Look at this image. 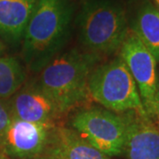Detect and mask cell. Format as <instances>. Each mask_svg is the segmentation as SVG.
Returning <instances> with one entry per match:
<instances>
[{"label":"cell","mask_w":159,"mask_h":159,"mask_svg":"<svg viewBox=\"0 0 159 159\" xmlns=\"http://www.w3.org/2000/svg\"><path fill=\"white\" fill-rule=\"evenodd\" d=\"M32 159H55L53 158V157H49V156H47L45 154H43V155H41V156H38V157H34V158Z\"/></svg>","instance_id":"cell-16"},{"label":"cell","mask_w":159,"mask_h":159,"mask_svg":"<svg viewBox=\"0 0 159 159\" xmlns=\"http://www.w3.org/2000/svg\"><path fill=\"white\" fill-rule=\"evenodd\" d=\"M26 80V68L18 58L0 56V99L11 98L25 84Z\"/></svg>","instance_id":"cell-13"},{"label":"cell","mask_w":159,"mask_h":159,"mask_svg":"<svg viewBox=\"0 0 159 159\" xmlns=\"http://www.w3.org/2000/svg\"><path fill=\"white\" fill-rule=\"evenodd\" d=\"M156 119L159 125V74L157 75V85L156 93Z\"/></svg>","instance_id":"cell-15"},{"label":"cell","mask_w":159,"mask_h":159,"mask_svg":"<svg viewBox=\"0 0 159 159\" xmlns=\"http://www.w3.org/2000/svg\"><path fill=\"white\" fill-rule=\"evenodd\" d=\"M70 127L110 157L124 153L126 121L123 113L101 107L78 109L70 119Z\"/></svg>","instance_id":"cell-5"},{"label":"cell","mask_w":159,"mask_h":159,"mask_svg":"<svg viewBox=\"0 0 159 159\" xmlns=\"http://www.w3.org/2000/svg\"><path fill=\"white\" fill-rule=\"evenodd\" d=\"M8 102L11 117L25 121L57 124L64 116L37 82L25 83Z\"/></svg>","instance_id":"cell-8"},{"label":"cell","mask_w":159,"mask_h":159,"mask_svg":"<svg viewBox=\"0 0 159 159\" xmlns=\"http://www.w3.org/2000/svg\"><path fill=\"white\" fill-rule=\"evenodd\" d=\"M78 26L84 51L99 60L119 51L130 29L124 7L113 0L86 3L79 15Z\"/></svg>","instance_id":"cell-3"},{"label":"cell","mask_w":159,"mask_h":159,"mask_svg":"<svg viewBox=\"0 0 159 159\" xmlns=\"http://www.w3.org/2000/svg\"><path fill=\"white\" fill-rule=\"evenodd\" d=\"M0 159H11V158H10V157H8L6 154L3 152V150L0 148Z\"/></svg>","instance_id":"cell-17"},{"label":"cell","mask_w":159,"mask_h":159,"mask_svg":"<svg viewBox=\"0 0 159 159\" xmlns=\"http://www.w3.org/2000/svg\"><path fill=\"white\" fill-rule=\"evenodd\" d=\"M97 62V57L74 49L48 63L36 82L66 115L89 99L88 82Z\"/></svg>","instance_id":"cell-2"},{"label":"cell","mask_w":159,"mask_h":159,"mask_svg":"<svg viewBox=\"0 0 159 159\" xmlns=\"http://www.w3.org/2000/svg\"><path fill=\"white\" fill-rule=\"evenodd\" d=\"M36 0H0V34L12 42L22 40Z\"/></svg>","instance_id":"cell-11"},{"label":"cell","mask_w":159,"mask_h":159,"mask_svg":"<svg viewBox=\"0 0 159 159\" xmlns=\"http://www.w3.org/2000/svg\"><path fill=\"white\" fill-rule=\"evenodd\" d=\"M57 125L29 122L11 117L1 139L0 148L11 159L34 158L44 153Z\"/></svg>","instance_id":"cell-7"},{"label":"cell","mask_w":159,"mask_h":159,"mask_svg":"<svg viewBox=\"0 0 159 159\" xmlns=\"http://www.w3.org/2000/svg\"><path fill=\"white\" fill-rule=\"evenodd\" d=\"M119 56L124 60L136 83L145 112L149 118L157 120V59L131 29L121 45Z\"/></svg>","instance_id":"cell-6"},{"label":"cell","mask_w":159,"mask_h":159,"mask_svg":"<svg viewBox=\"0 0 159 159\" xmlns=\"http://www.w3.org/2000/svg\"><path fill=\"white\" fill-rule=\"evenodd\" d=\"M3 51H4V46L0 43V56H1V53L3 52Z\"/></svg>","instance_id":"cell-18"},{"label":"cell","mask_w":159,"mask_h":159,"mask_svg":"<svg viewBox=\"0 0 159 159\" xmlns=\"http://www.w3.org/2000/svg\"><path fill=\"white\" fill-rule=\"evenodd\" d=\"M55 159H111L71 127L57 125L44 153Z\"/></svg>","instance_id":"cell-10"},{"label":"cell","mask_w":159,"mask_h":159,"mask_svg":"<svg viewBox=\"0 0 159 159\" xmlns=\"http://www.w3.org/2000/svg\"><path fill=\"white\" fill-rule=\"evenodd\" d=\"M88 90L89 98L109 111L146 114L136 83L120 56L93 68Z\"/></svg>","instance_id":"cell-4"},{"label":"cell","mask_w":159,"mask_h":159,"mask_svg":"<svg viewBox=\"0 0 159 159\" xmlns=\"http://www.w3.org/2000/svg\"><path fill=\"white\" fill-rule=\"evenodd\" d=\"M11 119V113L8 100L0 99V142Z\"/></svg>","instance_id":"cell-14"},{"label":"cell","mask_w":159,"mask_h":159,"mask_svg":"<svg viewBox=\"0 0 159 159\" xmlns=\"http://www.w3.org/2000/svg\"><path fill=\"white\" fill-rule=\"evenodd\" d=\"M131 30L159 62V9L144 0L139 6L131 26Z\"/></svg>","instance_id":"cell-12"},{"label":"cell","mask_w":159,"mask_h":159,"mask_svg":"<svg viewBox=\"0 0 159 159\" xmlns=\"http://www.w3.org/2000/svg\"><path fill=\"white\" fill-rule=\"evenodd\" d=\"M73 15L69 0H36L23 35L28 68L39 73L58 55L68 38Z\"/></svg>","instance_id":"cell-1"},{"label":"cell","mask_w":159,"mask_h":159,"mask_svg":"<svg viewBox=\"0 0 159 159\" xmlns=\"http://www.w3.org/2000/svg\"><path fill=\"white\" fill-rule=\"evenodd\" d=\"M155 1V3H156V5L157 6H158V8H159V0H154Z\"/></svg>","instance_id":"cell-19"},{"label":"cell","mask_w":159,"mask_h":159,"mask_svg":"<svg viewBox=\"0 0 159 159\" xmlns=\"http://www.w3.org/2000/svg\"><path fill=\"white\" fill-rule=\"evenodd\" d=\"M126 121V159H159V125L147 114L123 113Z\"/></svg>","instance_id":"cell-9"}]
</instances>
